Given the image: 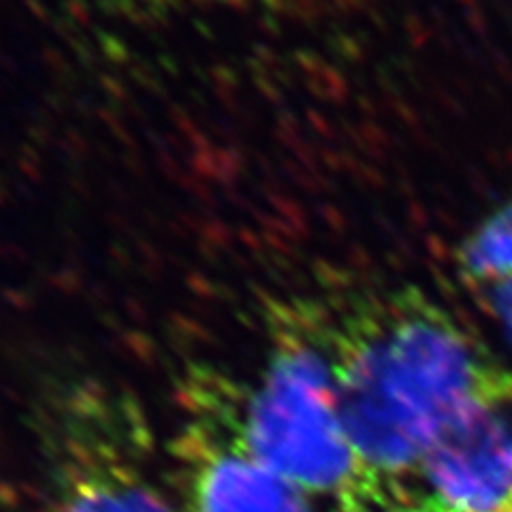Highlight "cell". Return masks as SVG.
<instances>
[{
	"label": "cell",
	"instance_id": "obj_1",
	"mask_svg": "<svg viewBox=\"0 0 512 512\" xmlns=\"http://www.w3.org/2000/svg\"><path fill=\"white\" fill-rule=\"evenodd\" d=\"M318 299L367 512H427L429 451L461 410L512 370L414 284Z\"/></svg>",
	"mask_w": 512,
	"mask_h": 512
},
{
	"label": "cell",
	"instance_id": "obj_2",
	"mask_svg": "<svg viewBox=\"0 0 512 512\" xmlns=\"http://www.w3.org/2000/svg\"><path fill=\"white\" fill-rule=\"evenodd\" d=\"M244 421L256 451L318 512H367L318 297L276 299L267 308L263 365L244 380Z\"/></svg>",
	"mask_w": 512,
	"mask_h": 512
},
{
	"label": "cell",
	"instance_id": "obj_3",
	"mask_svg": "<svg viewBox=\"0 0 512 512\" xmlns=\"http://www.w3.org/2000/svg\"><path fill=\"white\" fill-rule=\"evenodd\" d=\"M43 512H184L139 399L86 378L45 414Z\"/></svg>",
	"mask_w": 512,
	"mask_h": 512
},
{
	"label": "cell",
	"instance_id": "obj_4",
	"mask_svg": "<svg viewBox=\"0 0 512 512\" xmlns=\"http://www.w3.org/2000/svg\"><path fill=\"white\" fill-rule=\"evenodd\" d=\"M167 455L184 512H318L256 451L244 421V380L190 367Z\"/></svg>",
	"mask_w": 512,
	"mask_h": 512
},
{
	"label": "cell",
	"instance_id": "obj_5",
	"mask_svg": "<svg viewBox=\"0 0 512 512\" xmlns=\"http://www.w3.org/2000/svg\"><path fill=\"white\" fill-rule=\"evenodd\" d=\"M423 495L427 512H512V376L444 427Z\"/></svg>",
	"mask_w": 512,
	"mask_h": 512
},
{
	"label": "cell",
	"instance_id": "obj_6",
	"mask_svg": "<svg viewBox=\"0 0 512 512\" xmlns=\"http://www.w3.org/2000/svg\"><path fill=\"white\" fill-rule=\"evenodd\" d=\"M459 278L483 288L512 280V203L476 227L455 254Z\"/></svg>",
	"mask_w": 512,
	"mask_h": 512
},
{
	"label": "cell",
	"instance_id": "obj_7",
	"mask_svg": "<svg viewBox=\"0 0 512 512\" xmlns=\"http://www.w3.org/2000/svg\"><path fill=\"white\" fill-rule=\"evenodd\" d=\"M478 291L483 295L487 312L498 320V325L512 348V280L495 282V284L478 288Z\"/></svg>",
	"mask_w": 512,
	"mask_h": 512
},
{
	"label": "cell",
	"instance_id": "obj_8",
	"mask_svg": "<svg viewBox=\"0 0 512 512\" xmlns=\"http://www.w3.org/2000/svg\"><path fill=\"white\" fill-rule=\"evenodd\" d=\"M188 5H244L248 0H180Z\"/></svg>",
	"mask_w": 512,
	"mask_h": 512
}]
</instances>
